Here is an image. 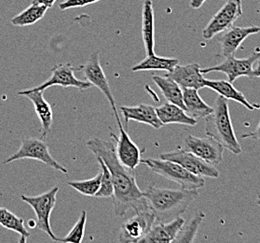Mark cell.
<instances>
[{"label":"cell","instance_id":"6da1fadb","mask_svg":"<svg viewBox=\"0 0 260 243\" xmlns=\"http://www.w3.org/2000/svg\"><path fill=\"white\" fill-rule=\"evenodd\" d=\"M86 146L95 157L102 159L110 171L113 182L112 198L115 214L121 217L130 209L137 211L149 206L144 197V192L137 185L133 170L120 163L113 142L94 138L86 142Z\"/></svg>","mask_w":260,"mask_h":243},{"label":"cell","instance_id":"7a4b0ae2","mask_svg":"<svg viewBox=\"0 0 260 243\" xmlns=\"http://www.w3.org/2000/svg\"><path fill=\"white\" fill-rule=\"evenodd\" d=\"M144 197L157 215V220L167 222L184 213L198 198L199 192L196 189H169L151 185L144 192Z\"/></svg>","mask_w":260,"mask_h":243},{"label":"cell","instance_id":"3957f363","mask_svg":"<svg viewBox=\"0 0 260 243\" xmlns=\"http://www.w3.org/2000/svg\"><path fill=\"white\" fill-rule=\"evenodd\" d=\"M213 109V113L205 117L206 135L233 154H241L243 149L232 125L228 99L224 96H217Z\"/></svg>","mask_w":260,"mask_h":243},{"label":"cell","instance_id":"277c9868","mask_svg":"<svg viewBox=\"0 0 260 243\" xmlns=\"http://www.w3.org/2000/svg\"><path fill=\"white\" fill-rule=\"evenodd\" d=\"M140 164L146 165L153 172L167 180L175 181L183 189H201L205 186L204 178L194 175L181 165L164 159H141Z\"/></svg>","mask_w":260,"mask_h":243},{"label":"cell","instance_id":"5b68a950","mask_svg":"<svg viewBox=\"0 0 260 243\" xmlns=\"http://www.w3.org/2000/svg\"><path fill=\"white\" fill-rule=\"evenodd\" d=\"M58 192H59V187L53 186L49 191L39 196H35V197H28L24 195L21 196V199L23 202L28 204L36 213V217H37L36 227L40 229V231L46 233L54 241H59V238L51 230V215L56 205Z\"/></svg>","mask_w":260,"mask_h":243},{"label":"cell","instance_id":"8992f818","mask_svg":"<svg viewBox=\"0 0 260 243\" xmlns=\"http://www.w3.org/2000/svg\"><path fill=\"white\" fill-rule=\"evenodd\" d=\"M21 159H34L62 173L68 174V170H67V168L59 164L56 160L51 156L47 143L40 139L27 138L23 140L17 152L6 159L4 161V164H9L13 161H17Z\"/></svg>","mask_w":260,"mask_h":243},{"label":"cell","instance_id":"52a82bcc","mask_svg":"<svg viewBox=\"0 0 260 243\" xmlns=\"http://www.w3.org/2000/svg\"><path fill=\"white\" fill-rule=\"evenodd\" d=\"M260 58V48H255L254 52L247 58H236L234 56L226 57L223 62L207 68H202V73L222 72L226 74L228 80L233 84L240 77L254 79V64Z\"/></svg>","mask_w":260,"mask_h":243},{"label":"cell","instance_id":"ba28073f","mask_svg":"<svg viewBox=\"0 0 260 243\" xmlns=\"http://www.w3.org/2000/svg\"><path fill=\"white\" fill-rule=\"evenodd\" d=\"M136 214L125 221L120 226L119 240L122 243L140 242L157 221V215L149 206L135 211Z\"/></svg>","mask_w":260,"mask_h":243},{"label":"cell","instance_id":"9c48e42d","mask_svg":"<svg viewBox=\"0 0 260 243\" xmlns=\"http://www.w3.org/2000/svg\"><path fill=\"white\" fill-rule=\"evenodd\" d=\"M242 15V0H226L204 29L203 37L204 40H211L216 35L231 29L234 22Z\"/></svg>","mask_w":260,"mask_h":243},{"label":"cell","instance_id":"30bf717a","mask_svg":"<svg viewBox=\"0 0 260 243\" xmlns=\"http://www.w3.org/2000/svg\"><path fill=\"white\" fill-rule=\"evenodd\" d=\"M159 158L170 160L181 165L186 170L198 177L213 179H216L219 177V171L215 168V166L205 162L203 159L182 148L168 153H161Z\"/></svg>","mask_w":260,"mask_h":243},{"label":"cell","instance_id":"8fae6325","mask_svg":"<svg viewBox=\"0 0 260 243\" xmlns=\"http://www.w3.org/2000/svg\"><path fill=\"white\" fill-rule=\"evenodd\" d=\"M182 149L190 152L213 166H217L223 161L224 148L210 137L201 138L191 135L186 137Z\"/></svg>","mask_w":260,"mask_h":243},{"label":"cell","instance_id":"7c38bea8","mask_svg":"<svg viewBox=\"0 0 260 243\" xmlns=\"http://www.w3.org/2000/svg\"><path fill=\"white\" fill-rule=\"evenodd\" d=\"M78 68H75L72 64H59L51 69V77L39 86H36L28 92L32 91H44L51 86H62V87H73L79 90H87L92 85L89 82L78 79L75 76V71Z\"/></svg>","mask_w":260,"mask_h":243},{"label":"cell","instance_id":"4fadbf2b","mask_svg":"<svg viewBox=\"0 0 260 243\" xmlns=\"http://www.w3.org/2000/svg\"><path fill=\"white\" fill-rule=\"evenodd\" d=\"M115 117L119 125V135L117 138L113 132H110V137L112 139H115V141L117 142L115 146L117 156L120 161V163L126 168L135 170L140 164L141 151L128 135L126 128H124L119 119V113L115 114Z\"/></svg>","mask_w":260,"mask_h":243},{"label":"cell","instance_id":"5bb4252c","mask_svg":"<svg viewBox=\"0 0 260 243\" xmlns=\"http://www.w3.org/2000/svg\"><path fill=\"white\" fill-rule=\"evenodd\" d=\"M79 69L82 70V72L84 74V77L87 79V80L91 85L97 87L107 97L109 104L112 107L114 114H118L113 93H112L111 88H110L108 78H107L102 66L100 64L99 52L97 51V52H93L92 55H91V57L88 59V61L85 63L83 66H81Z\"/></svg>","mask_w":260,"mask_h":243},{"label":"cell","instance_id":"9a60e30c","mask_svg":"<svg viewBox=\"0 0 260 243\" xmlns=\"http://www.w3.org/2000/svg\"><path fill=\"white\" fill-rule=\"evenodd\" d=\"M185 225V220L177 216L167 222L157 221L150 227L147 235L140 240L141 243H169L174 242L182 227Z\"/></svg>","mask_w":260,"mask_h":243},{"label":"cell","instance_id":"2e32d148","mask_svg":"<svg viewBox=\"0 0 260 243\" xmlns=\"http://www.w3.org/2000/svg\"><path fill=\"white\" fill-rule=\"evenodd\" d=\"M165 77L175 80L177 85L184 88H191L200 90L205 87V79L202 73L201 66L197 63L187 65H176L175 68L170 71Z\"/></svg>","mask_w":260,"mask_h":243},{"label":"cell","instance_id":"e0dca14e","mask_svg":"<svg viewBox=\"0 0 260 243\" xmlns=\"http://www.w3.org/2000/svg\"><path fill=\"white\" fill-rule=\"evenodd\" d=\"M260 33V28L257 25L251 26H234L224 31L219 39V44L222 49L223 57H229L234 56L239 47L242 45L244 40L251 35Z\"/></svg>","mask_w":260,"mask_h":243},{"label":"cell","instance_id":"ac0fdd59","mask_svg":"<svg viewBox=\"0 0 260 243\" xmlns=\"http://www.w3.org/2000/svg\"><path fill=\"white\" fill-rule=\"evenodd\" d=\"M43 91H21L18 93L20 96H26L33 103L35 112L40 119L41 124V135L45 139L51 130L53 121V113L51 104L46 100Z\"/></svg>","mask_w":260,"mask_h":243},{"label":"cell","instance_id":"d6986e66","mask_svg":"<svg viewBox=\"0 0 260 243\" xmlns=\"http://www.w3.org/2000/svg\"><path fill=\"white\" fill-rule=\"evenodd\" d=\"M119 110L124 118L126 130H127L128 124L131 120L150 125L155 129H159L164 125L160 122V120L158 119V114L156 112V107L150 106V105L140 104V105L134 106V107L121 106L119 107Z\"/></svg>","mask_w":260,"mask_h":243},{"label":"cell","instance_id":"ffe728a7","mask_svg":"<svg viewBox=\"0 0 260 243\" xmlns=\"http://www.w3.org/2000/svg\"><path fill=\"white\" fill-rule=\"evenodd\" d=\"M156 112L158 119L164 125L178 124L194 126L198 123L197 120L189 116L185 110L170 102H166L159 107H156Z\"/></svg>","mask_w":260,"mask_h":243},{"label":"cell","instance_id":"44dd1931","mask_svg":"<svg viewBox=\"0 0 260 243\" xmlns=\"http://www.w3.org/2000/svg\"><path fill=\"white\" fill-rule=\"evenodd\" d=\"M142 38L147 56L155 53V21L151 0H145L142 9Z\"/></svg>","mask_w":260,"mask_h":243},{"label":"cell","instance_id":"7402d4cb","mask_svg":"<svg viewBox=\"0 0 260 243\" xmlns=\"http://www.w3.org/2000/svg\"><path fill=\"white\" fill-rule=\"evenodd\" d=\"M204 84L205 87L215 91L219 96H224L226 99H232L233 101L238 102L249 111H254L260 107L257 104H251L243 93L237 90L229 80H210L205 79Z\"/></svg>","mask_w":260,"mask_h":243},{"label":"cell","instance_id":"603a6c76","mask_svg":"<svg viewBox=\"0 0 260 243\" xmlns=\"http://www.w3.org/2000/svg\"><path fill=\"white\" fill-rule=\"evenodd\" d=\"M183 100L186 107V113L196 120L205 118L213 113V107L204 101L196 89L184 88Z\"/></svg>","mask_w":260,"mask_h":243},{"label":"cell","instance_id":"cb8c5ba5","mask_svg":"<svg viewBox=\"0 0 260 243\" xmlns=\"http://www.w3.org/2000/svg\"><path fill=\"white\" fill-rule=\"evenodd\" d=\"M153 82L158 86L167 102L176 104L186 111L183 100V89L175 80L165 76L152 75Z\"/></svg>","mask_w":260,"mask_h":243},{"label":"cell","instance_id":"d4e9b609","mask_svg":"<svg viewBox=\"0 0 260 243\" xmlns=\"http://www.w3.org/2000/svg\"><path fill=\"white\" fill-rule=\"evenodd\" d=\"M179 64V60L176 58H166V57H158L155 53L152 56H147V57L136 64L132 68V71H150V70H164L170 72L172 71L176 65Z\"/></svg>","mask_w":260,"mask_h":243},{"label":"cell","instance_id":"484cf974","mask_svg":"<svg viewBox=\"0 0 260 243\" xmlns=\"http://www.w3.org/2000/svg\"><path fill=\"white\" fill-rule=\"evenodd\" d=\"M0 225L6 229L20 234L21 238L19 239V242H25L30 237V233L24 226L23 218L18 217L11 210L2 207H0Z\"/></svg>","mask_w":260,"mask_h":243},{"label":"cell","instance_id":"4316f807","mask_svg":"<svg viewBox=\"0 0 260 243\" xmlns=\"http://www.w3.org/2000/svg\"><path fill=\"white\" fill-rule=\"evenodd\" d=\"M47 10L48 8L44 5L32 3L26 10L12 18V23L16 26L32 25L44 17Z\"/></svg>","mask_w":260,"mask_h":243},{"label":"cell","instance_id":"83f0119b","mask_svg":"<svg viewBox=\"0 0 260 243\" xmlns=\"http://www.w3.org/2000/svg\"><path fill=\"white\" fill-rule=\"evenodd\" d=\"M101 175L102 172L100 171L96 176H94L91 179L84 181H69L68 185L84 196L95 197L101 185Z\"/></svg>","mask_w":260,"mask_h":243},{"label":"cell","instance_id":"f1b7e54d","mask_svg":"<svg viewBox=\"0 0 260 243\" xmlns=\"http://www.w3.org/2000/svg\"><path fill=\"white\" fill-rule=\"evenodd\" d=\"M205 215L203 212H198L193 217L185 228L182 227L181 231L174 242H192L197 235L199 226L204 219Z\"/></svg>","mask_w":260,"mask_h":243},{"label":"cell","instance_id":"f546056e","mask_svg":"<svg viewBox=\"0 0 260 243\" xmlns=\"http://www.w3.org/2000/svg\"><path fill=\"white\" fill-rule=\"evenodd\" d=\"M96 159L98 163L100 165L102 175H101V185H100L99 191L97 192L95 197L103 198H112L114 194V188L110 171L108 170L107 165L104 163L102 159L100 157H97V156Z\"/></svg>","mask_w":260,"mask_h":243},{"label":"cell","instance_id":"4dcf8cb0","mask_svg":"<svg viewBox=\"0 0 260 243\" xmlns=\"http://www.w3.org/2000/svg\"><path fill=\"white\" fill-rule=\"evenodd\" d=\"M87 223V212L82 210L77 224L73 226L68 235L63 238H59V242H82L84 238L85 228Z\"/></svg>","mask_w":260,"mask_h":243},{"label":"cell","instance_id":"1f68e13d","mask_svg":"<svg viewBox=\"0 0 260 243\" xmlns=\"http://www.w3.org/2000/svg\"><path fill=\"white\" fill-rule=\"evenodd\" d=\"M98 1H101V0H66L59 5V8L62 11H64L68 9L87 6L92 3H96Z\"/></svg>","mask_w":260,"mask_h":243},{"label":"cell","instance_id":"d6a6232c","mask_svg":"<svg viewBox=\"0 0 260 243\" xmlns=\"http://www.w3.org/2000/svg\"><path fill=\"white\" fill-rule=\"evenodd\" d=\"M242 137H243V139H252V140H255V141H260V120L258 125L255 127L254 131L249 132L246 134H243Z\"/></svg>","mask_w":260,"mask_h":243},{"label":"cell","instance_id":"836d02e7","mask_svg":"<svg viewBox=\"0 0 260 243\" xmlns=\"http://www.w3.org/2000/svg\"><path fill=\"white\" fill-rule=\"evenodd\" d=\"M56 0H33L32 3H37V4H41L47 7L48 9H50L51 7L54 5Z\"/></svg>","mask_w":260,"mask_h":243},{"label":"cell","instance_id":"e575fe53","mask_svg":"<svg viewBox=\"0 0 260 243\" xmlns=\"http://www.w3.org/2000/svg\"><path fill=\"white\" fill-rule=\"evenodd\" d=\"M205 1H207V0H190L189 6L193 10H199L201 7L204 5Z\"/></svg>","mask_w":260,"mask_h":243},{"label":"cell","instance_id":"d590c367","mask_svg":"<svg viewBox=\"0 0 260 243\" xmlns=\"http://www.w3.org/2000/svg\"><path fill=\"white\" fill-rule=\"evenodd\" d=\"M253 75H254V78H260V69L256 68L255 70H254Z\"/></svg>","mask_w":260,"mask_h":243},{"label":"cell","instance_id":"8d00e7d4","mask_svg":"<svg viewBox=\"0 0 260 243\" xmlns=\"http://www.w3.org/2000/svg\"><path fill=\"white\" fill-rule=\"evenodd\" d=\"M29 227H31V228H35L36 226H37V223H36V221L34 220H30L28 223Z\"/></svg>","mask_w":260,"mask_h":243},{"label":"cell","instance_id":"74e56055","mask_svg":"<svg viewBox=\"0 0 260 243\" xmlns=\"http://www.w3.org/2000/svg\"><path fill=\"white\" fill-rule=\"evenodd\" d=\"M256 203L258 204V205H260V194H258V195H257V199H256Z\"/></svg>","mask_w":260,"mask_h":243},{"label":"cell","instance_id":"f35d334b","mask_svg":"<svg viewBox=\"0 0 260 243\" xmlns=\"http://www.w3.org/2000/svg\"><path fill=\"white\" fill-rule=\"evenodd\" d=\"M257 68H258V69H260V60L259 61H258V63H257Z\"/></svg>","mask_w":260,"mask_h":243}]
</instances>
